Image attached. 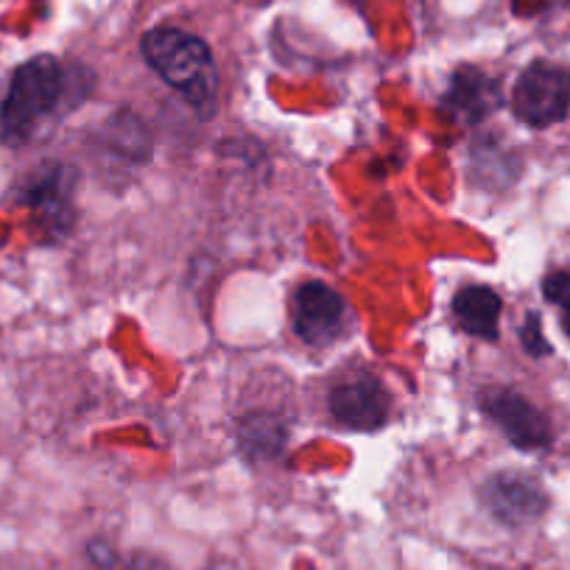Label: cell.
I'll use <instances>...</instances> for the list:
<instances>
[{
  "mask_svg": "<svg viewBox=\"0 0 570 570\" xmlns=\"http://www.w3.org/2000/svg\"><path fill=\"white\" fill-rule=\"evenodd\" d=\"M235 442L246 462H274L288 445V422L272 411H246L235 425Z\"/></svg>",
  "mask_w": 570,
  "mask_h": 570,
  "instance_id": "12",
  "label": "cell"
},
{
  "mask_svg": "<svg viewBox=\"0 0 570 570\" xmlns=\"http://www.w3.org/2000/svg\"><path fill=\"white\" fill-rule=\"evenodd\" d=\"M481 507L503 525H529L540 520L551 507L546 487L540 479L531 473H520V470H501L492 473L490 479L481 484L479 490Z\"/></svg>",
  "mask_w": 570,
  "mask_h": 570,
  "instance_id": "7",
  "label": "cell"
},
{
  "mask_svg": "<svg viewBox=\"0 0 570 570\" xmlns=\"http://www.w3.org/2000/svg\"><path fill=\"white\" fill-rule=\"evenodd\" d=\"M79 183V168L68 163H42L20 179L14 188V202L26 207L31 218L40 224L42 238L57 244L68 238L79 218V207H76Z\"/></svg>",
  "mask_w": 570,
  "mask_h": 570,
  "instance_id": "3",
  "label": "cell"
},
{
  "mask_svg": "<svg viewBox=\"0 0 570 570\" xmlns=\"http://www.w3.org/2000/svg\"><path fill=\"white\" fill-rule=\"evenodd\" d=\"M92 90L87 68H68L51 53H40L14 68L9 90L0 101V142L20 149L35 140L48 120L59 118Z\"/></svg>",
  "mask_w": 570,
  "mask_h": 570,
  "instance_id": "1",
  "label": "cell"
},
{
  "mask_svg": "<svg viewBox=\"0 0 570 570\" xmlns=\"http://www.w3.org/2000/svg\"><path fill=\"white\" fill-rule=\"evenodd\" d=\"M140 53L151 70L166 81L171 90L185 98L202 120L216 115L218 104V70L213 53L202 37L183 29L160 26L142 35Z\"/></svg>",
  "mask_w": 570,
  "mask_h": 570,
  "instance_id": "2",
  "label": "cell"
},
{
  "mask_svg": "<svg viewBox=\"0 0 570 570\" xmlns=\"http://www.w3.org/2000/svg\"><path fill=\"white\" fill-rule=\"evenodd\" d=\"M453 320L468 336L479 342H498L501 336V311L503 299L490 285H464L453 297Z\"/></svg>",
  "mask_w": 570,
  "mask_h": 570,
  "instance_id": "11",
  "label": "cell"
},
{
  "mask_svg": "<svg viewBox=\"0 0 570 570\" xmlns=\"http://www.w3.org/2000/svg\"><path fill=\"white\" fill-rule=\"evenodd\" d=\"M520 344H523V350L531 358H548V355L553 353L551 342H548L546 333H542V320L537 311H529V314H525L523 325H520Z\"/></svg>",
  "mask_w": 570,
  "mask_h": 570,
  "instance_id": "15",
  "label": "cell"
},
{
  "mask_svg": "<svg viewBox=\"0 0 570 570\" xmlns=\"http://www.w3.org/2000/svg\"><path fill=\"white\" fill-rule=\"evenodd\" d=\"M501 81L475 65H462L451 73L440 109L456 124L479 126L503 107Z\"/></svg>",
  "mask_w": 570,
  "mask_h": 570,
  "instance_id": "9",
  "label": "cell"
},
{
  "mask_svg": "<svg viewBox=\"0 0 570 570\" xmlns=\"http://www.w3.org/2000/svg\"><path fill=\"white\" fill-rule=\"evenodd\" d=\"M96 149L120 168L146 166L151 160V129L131 109H118L98 129Z\"/></svg>",
  "mask_w": 570,
  "mask_h": 570,
  "instance_id": "10",
  "label": "cell"
},
{
  "mask_svg": "<svg viewBox=\"0 0 570 570\" xmlns=\"http://www.w3.org/2000/svg\"><path fill=\"white\" fill-rule=\"evenodd\" d=\"M331 416L347 431L375 434L392 416V392L375 375L342 377L327 394Z\"/></svg>",
  "mask_w": 570,
  "mask_h": 570,
  "instance_id": "8",
  "label": "cell"
},
{
  "mask_svg": "<svg viewBox=\"0 0 570 570\" xmlns=\"http://www.w3.org/2000/svg\"><path fill=\"white\" fill-rule=\"evenodd\" d=\"M470 179H481V185H498V188H507L514 177H518L520 166L514 160V155L503 146H498L495 140H487L481 137L470 149Z\"/></svg>",
  "mask_w": 570,
  "mask_h": 570,
  "instance_id": "13",
  "label": "cell"
},
{
  "mask_svg": "<svg viewBox=\"0 0 570 570\" xmlns=\"http://www.w3.org/2000/svg\"><path fill=\"white\" fill-rule=\"evenodd\" d=\"M350 305L333 285L308 279L292 299V325L308 347H327L347 333Z\"/></svg>",
  "mask_w": 570,
  "mask_h": 570,
  "instance_id": "6",
  "label": "cell"
},
{
  "mask_svg": "<svg viewBox=\"0 0 570 570\" xmlns=\"http://www.w3.org/2000/svg\"><path fill=\"white\" fill-rule=\"evenodd\" d=\"M542 297L557 308L559 325L570 338V268H559L542 279Z\"/></svg>",
  "mask_w": 570,
  "mask_h": 570,
  "instance_id": "14",
  "label": "cell"
},
{
  "mask_svg": "<svg viewBox=\"0 0 570 570\" xmlns=\"http://www.w3.org/2000/svg\"><path fill=\"white\" fill-rule=\"evenodd\" d=\"M481 411L518 451L537 453L553 445V428L548 416L514 389L492 386L481 392Z\"/></svg>",
  "mask_w": 570,
  "mask_h": 570,
  "instance_id": "5",
  "label": "cell"
},
{
  "mask_svg": "<svg viewBox=\"0 0 570 570\" xmlns=\"http://www.w3.org/2000/svg\"><path fill=\"white\" fill-rule=\"evenodd\" d=\"M514 118L531 129H548L570 115V68L534 59L518 76L509 98Z\"/></svg>",
  "mask_w": 570,
  "mask_h": 570,
  "instance_id": "4",
  "label": "cell"
}]
</instances>
